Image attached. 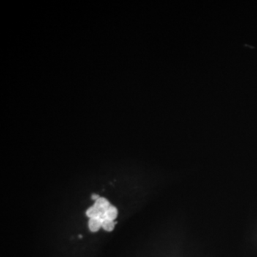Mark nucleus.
Here are the masks:
<instances>
[{"label": "nucleus", "instance_id": "nucleus-1", "mask_svg": "<svg viewBox=\"0 0 257 257\" xmlns=\"http://www.w3.org/2000/svg\"><path fill=\"white\" fill-rule=\"evenodd\" d=\"M94 206L100 213L101 218L103 220L104 214H105L107 209L111 206V204L107 199L104 198V197H99L98 200H96Z\"/></svg>", "mask_w": 257, "mask_h": 257}, {"label": "nucleus", "instance_id": "nucleus-2", "mask_svg": "<svg viewBox=\"0 0 257 257\" xmlns=\"http://www.w3.org/2000/svg\"><path fill=\"white\" fill-rule=\"evenodd\" d=\"M102 220L99 217L97 218L89 219L88 226L89 230L92 232H96L98 231L99 228H102Z\"/></svg>", "mask_w": 257, "mask_h": 257}, {"label": "nucleus", "instance_id": "nucleus-3", "mask_svg": "<svg viewBox=\"0 0 257 257\" xmlns=\"http://www.w3.org/2000/svg\"><path fill=\"white\" fill-rule=\"evenodd\" d=\"M118 215V210L115 206H111L107 209L105 214H104L103 220H109L112 221H114L116 220V217Z\"/></svg>", "mask_w": 257, "mask_h": 257}, {"label": "nucleus", "instance_id": "nucleus-4", "mask_svg": "<svg viewBox=\"0 0 257 257\" xmlns=\"http://www.w3.org/2000/svg\"><path fill=\"white\" fill-rule=\"evenodd\" d=\"M115 227V222L114 221L109 220H102V228L107 231H113Z\"/></svg>", "mask_w": 257, "mask_h": 257}, {"label": "nucleus", "instance_id": "nucleus-5", "mask_svg": "<svg viewBox=\"0 0 257 257\" xmlns=\"http://www.w3.org/2000/svg\"><path fill=\"white\" fill-rule=\"evenodd\" d=\"M86 214L89 219L97 218V217L101 218L100 213L99 212V211L96 209L94 206L89 207V209L86 210Z\"/></svg>", "mask_w": 257, "mask_h": 257}, {"label": "nucleus", "instance_id": "nucleus-6", "mask_svg": "<svg viewBox=\"0 0 257 257\" xmlns=\"http://www.w3.org/2000/svg\"><path fill=\"white\" fill-rule=\"evenodd\" d=\"M99 198V197L97 195H92V196H91V199H92V200H95V201L96 200H98Z\"/></svg>", "mask_w": 257, "mask_h": 257}]
</instances>
